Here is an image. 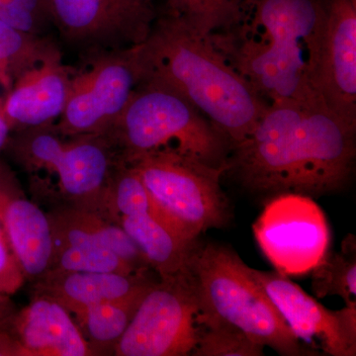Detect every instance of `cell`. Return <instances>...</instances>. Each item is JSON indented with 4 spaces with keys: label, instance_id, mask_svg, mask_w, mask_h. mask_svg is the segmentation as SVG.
Here are the masks:
<instances>
[{
    "label": "cell",
    "instance_id": "15",
    "mask_svg": "<svg viewBox=\"0 0 356 356\" xmlns=\"http://www.w3.org/2000/svg\"><path fill=\"white\" fill-rule=\"evenodd\" d=\"M0 224L25 280L34 283L43 277L54 250L48 213L26 196L17 177L1 159Z\"/></svg>",
    "mask_w": 356,
    "mask_h": 356
},
{
    "label": "cell",
    "instance_id": "20",
    "mask_svg": "<svg viewBox=\"0 0 356 356\" xmlns=\"http://www.w3.org/2000/svg\"><path fill=\"white\" fill-rule=\"evenodd\" d=\"M153 282L127 297L102 302L76 316V322L95 355H113L115 346Z\"/></svg>",
    "mask_w": 356,
    "mask_h": 356
},
{
    "label": "cell",
    "instance_id": "18",
    "mask_svg": "<svg viewBox=\"0 0 356 356\" xmlns=\"http://www.w3.org/2000/svg\"><path fill=\"white\" fill-rule=\"evenodd\" d=\"M147 273H47L34 282V292L55 299L76 317L90 307L147 286L152 282Z\"/></svg>",
    "mask_w": 356,
    "mask_h": 356
},
{
    "label": "cell",
    "instance_id": "9",
    "mask_svg": "<svg viewBox=\"0 0 356 356\" xmlns=\"http://www.w3.org/2000/svg\"><path fill=\"white\" fill-rule=\"evenodd\" d=\"M198 313L197 298L186 273L153 282L113 355H191L200 334Z\"/></svg>",
    "mask_w": 356,
    "mask_h": 356
},
{
    "label": "cell",
    "instance_id": "5",
    "mask_svg": "<svg viewBox=\"0 0 356 356\" xmlns=\"http://www.w3.org/2000/svg\"><path fill=\"white\" fill-rule=\"evenodd\" d=\"M107 137L121 161L172 149L214 168H225L231 143L184 96L143 81Z\"/></svg>",
    "mask_w": 356,
    "mask_h": 356
},
{
    "label": "cell",
    "instance_id": "16",
    "mask_svg": "<svg viewBox=\"0 0 356 356\" xmlns=\"http://www.w3.org/2000/svg\"><path fill=\"white\" fill-rule=\"evenodd\" d=\"M74 74L60 51L21 74L3 100L13 132L56 124L64 112Z\"/></svg>",
    "mask_w": 356,
    "mask_h": 356
},
{
    "label": "cell",
    "instance_id": "13",
    "mask_svg": "<svg viewBox=\"0 0 356 356\" xmlns=\"http://www.w3.org/2000/svg\"><path fill=\"white\" fill-rule=\"evenodd\" d=\"M93 355L70 312L41 293L0 325V356Z\"/></svg>",
    "mask_w": 356,
    "mask_h": 356
},
{
    "label": "cell",
    "instance_id": "2",
    "mask_svg": "<svg viewBox=\"0 0 356 356\" xmlns=\"http://www.w3.org/2000/svg\"><path fill=\"white\" fill-rule=\"evenodd\" d=\"M327 13V0H250L234 24L208 38L261 97L323 102Z\"/></svg>",
    "mask_w": 356,
    "mask_h": 356
},
{
    "label": "cell",
    "instance_id": "17",
    "mask_svg": "<svg viewBox=\"0 0 356 356\" xmlns=\"http://www.w3.org/2000/svg\"><path fill=\"white\" fill-rule=\"evenodd\" d=\"M54 250L72 247L104 248L112 250L140 273H147L144 255L118 222L95 211L60 204L48 212Z\"/></svg>",
    "mask_w": 356,
    "mask_h": 356
},
{
    "label": "cell",
    "instance_id": "26",
    "mask_svg": "<svg viewBox=\"0 0 356 356\" xmlns=\"http://www.w3.org/2000/svg\"><path fill=\"white\" fill-rule=\"evenodd\" d=\"M194 356H261L264 346L247 334L232 325L211 324L200 325Z\"/></svg>",
    "mask_w": 356,
    "mask_h": 356
},
{
    "label": "cell",
    "instance_id": "21",
    "mask_svg": "<svg viewBox=\"0 0 356 356\" xmlns=\"http://www.w3.org/2000/svg\"><path fill=\"white\" fill-rule=\"evenodd\" d=\"M60 51L44 36L29 34L0 19V84L6 93L21 74Z\"/></svg>",
    "mask_w": 356,
    "mask_h": 356
},
{
    "label": "cell",
    "instance_id": "1",
    "mask_svg": "<svg viewBox=\"0 0 356 356\" xmlns=\"http://www.w3.org/2000/svg\"><path fill=\"white\" fill-rule=\"evenodd\" d=\"M356 126L321 100L270 102L252 132L232 147L226 172L270 197H318L343 189L355 170Z\"/></svg>",
    "mask_w": 356,
    "mask_h": 356
},
{
    "label": "cell",
    "instance_id": "10",
    "mask_svg": "<svg viewBox=\"0 0 356 356\" xmlns=\"http://www.w3.org/2000/svg\"><path fill=\"white\" fill-rule=\"evenodd\" d=\"M252 229L267 261L287 277L310 273L329 252L327 218L309 196H273Z\"/></svg>",
    "mask_w": 356,
    "mask_h": 356
},
{
    "label": "cell",
    "instance_id": "3",
    "mask_svg": "<svg viewBox=\"0 0 356 356\" xmlns=\"http://www.w3.org/2000/svg\"><path fill=\"white\" fill-rule=\"evenodd\" d=\"M144 81L172 89L229 140L240 144L269 103L236 72L208 37L165 15L139 44Z\"/></svg>",
    "mask_w": 356,
    "mask_h": 356
},
{
    "label": "cell",
    "instance_id": "25",
    "mask_svg": "<svg viewBox=\"0 0 356 356\" xmlns=\"http://www.w3.org/2000/svg\"><path fill=\"white\" fill-rule=\"evenodd\" d=\"M48 273L132 274L140 271L107 248L72 245L53 252Z\"/></svg>",
    "mask_w": 356,
    "mask_h": 356
},
{
    "label": "cell",
    "instance_id": "22",
    "mask_svg": "<svg viewBox=\"0 0 356 356\" xmlns=\"http://www.w3.org/2000/svg\"><path fill=\"white\" fill-rule=\"evenodd\" d=\"M312 273V289L318 298L339 296L356 307L355 236L348 235L339 252H329Z\"/></svg>",
    "mask_w": 356,
    "mask_h": 356
},
{
    "label": "cell",
    "instance_id": "28",
    "mask_svg": "<svg viewBox=\"0 0 356 356\" xmlns=\"http://www.w3.org/2000/svg\"><path fill=\"white\" fill-rule=\"evenodd\" d=\"M26 280L0 224V294L13 296Z\"/></svg>",
    "mask_w": 356,
    "mask_h": 356
},
{
    "label": "cell",
    "instance_id": "7",
    "mask_svg": "<svg viewBox=\"0 0 356 356\" xmlns=\"http://www.w3.org/2000/svg\"><path fill=\"white\" fill-rule=\"evenodd\" d=\"M158 207L163 224L184 240H197L232 218L221 188L225 168H214L172 149H159L127 163Z\"/></svg>",
    "mask_w": 356,
    "mask_h": 356
},
{
    "label": "cell",
    "instance_id": "8",
    "mask_svg": "<svg viewBox=\"0 0 356 356\" xmlns=\"http://www.w3.org/2000/svg\"><path fill=\"white\" fill-rule=\"evenodd\" d=\"M143 81L139 44L97 53L88 69L72 76L67 104L56 129L65 137L107 135Z\"/></svg>",
    "mask_w": 356,
    "mask_h": 356
},
{
    "label": "cell",
    "instance_id": "12",
    "mask_svg": "<svg viewBox=\"0 0 356 356\" xmlns=\"http://www.w3.org/2000/svg\"><path fill=\"white\" fill-rule=\"evenodd\" d=\"M248 275L273 302L295 337L318 355H356V307L327 310L299 285L277 271H264L245 264Z\"/></svg>",
    "mask_w": 356,
    "mask_h": 356
},
{
    "label": "cell",
    "instance_id": "19",
    "mask_svg": "<svg viewBox=\"0 0 356 356\" xmlns=\"http://www.w3.org/2000/svg\"><path fill=\"white\" fill-rule=\"evenodd\" d=\"M140 248L147 266L159 280H170L186 273L194 242L184 240L151 215L122 216L117 221Z\"/></svg>",
    "mask_w": 356,
    "mask_h": 356
},
{
    "label": "cell",
    "instance_id": "23",
    "mask_svg": "<svg viewBox=\"0 0 356 356\" xmlns=\"http://www.w3.org/2000/svg\"><path fill=\"white\" fill-rule=\"evenodd\" d=\"M166 15L184 21L194 31L210 36L236 22L250 0H165Z\"/></svg>",
    "mask_w": 356,
    "mask_h": 356
},
{
    "label": "cell",
    "instance_id": "27",
    "mask_svg": "<svg viewBox=\"0 0 356 356\" xmlns=\"http://www.w3.org/2000/svg\"><path fill=\"white\" fill-rule=\"evenodd\" d=\"M0 19L37 36L54 25L50 0H0Z\"/></svg>",
    "mask_w": 356,
    "mask_h": 356
},
{
    "label": "cell",
    "instance_id": "11",
    "mask_svg": "<svg viewBox=\"0 0 356 356\" xmlns=\"http://www.w3.org/2000/svg\"><path fill=\"white\" fill-rule=\"evenodd\" d=\"M53 24L89 50H123L144 43L156 23L153 0H50Z\"/></svg>",
    "mask_w": 356,
    "mask_h": 356
},
{
    "label": "cell",
    "instance_id": "6",
    "mask_svg": "<svg viewBox=\"0 0 356 356\" xmlns=\"http://www.w3.org/2000/svg\"><path fill=\"white\" fill-rule=\"evenodd\" d=\"M3 153L30 175L44 172L57 178L63 204L111 219L110 184L121 159L106 135L65 137L55 124L23 129L11 133Z\"/></svg>",
    "mask_w": 356,
    "mask_h": 356
},
{
    "label": "cell",
    "instance_id": "4",
    "mask_svg": "<svg viewBox=\"0 0 356 356\" xmlns=\"http://www.w3.org/2000/svg\"><path fill=\"white\" fill-rule=\"evenodd\" d=\"M186 276L198 301L199 327L232 325L278 355H317L295 337L273 302L248 275L245 262L231 248L197 241Z\"/></svg>",
    "mask_w": 356,
    "mask_h": 356
},
{
    "label": "cell",
    "instance_id": "14",
    "mask_svg": "<svg viewBox=\"0 0 356 356\" xmlns=\"http://www.w3.org/2000/svg\"><path fill=\"white\" fill-rule=\"evenodd\" d=\"M318 90L327 108L356 126V0H327Z\"/></svg>",
    "mask_w": 356,
    "mask_h": 356
},
{
    "label": "cell",
    "instance_id": "29",
    "mask_svg": "<svg viewBox=\"0 0 356 356\" xmlns=\"http://www.w3.org/2000/svg\"><path fill=\"white\" fill-rule=\"evenodd\" d=\"M11 133H13V129L4 114L3 100L0 99V156L6 149Z\"/></svg>",
    "mask_w": 356,
    "mask_h": 356
},
{
    "label": "cell",
    "instance_id": "30",
    "mask_svg": "<svg viewBox=\"0 0 356 356\" xmlns=\"http://www.w3.org/2000/svg\"><path fill=\"white\" fill-rule=\"evenodd\" d=\"M16 312L10 296L0 294V325L4 324Z\"/></svg>",
    "mask_w": 356,
    "mask_h": 356
},
{
    "label": "cell",
    "instance_id": "24",
    "mask_svg": "<svg viewBox=\"0 0 356 356\" xmlns=\"http://www.w3.org/2000/svg\"><path fill=\"white\" fill-rule=\"evenodd\" d=\"M108 207L110 217L116 222L122 216L151 215L163 224L158 207L139 175L123 161L117 166L110 184Z\"/></svg>",
    "mask_w": 356,
    "mask_h": 356
}]
</instances>
